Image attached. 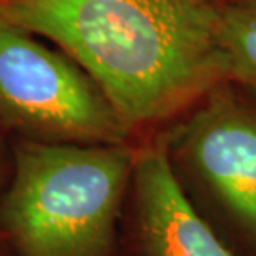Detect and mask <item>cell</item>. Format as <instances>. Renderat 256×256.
<instances>
[{
  "instance_id": "7a4b0ae2",
  "label": "cell",
  "mask_w": 256,
  "mask_h": 256,
  "mask_svg": "<svg viewBox=\"0 0 256 256\" xmlns=\"http://www.w3.org/2000/svg\"><path fill=\"white\" fill-rule=\"evenodd\" d=\"M135 143L18 140L0 193L8 256H118Z\"/></svg>"
},
{
  "instance_id": "52a82bcc",
  "label": "cell",
  "mask_w": 256,
  "mask_h": 256,
  "mask_svg": "<svg viewBox=\"0 0 256 256\" xmlns=\"http://www.w3.org/2000/svg\"><path fill=\"white\" fill-rule=\"evenodd\" d=\"M2 188H4V178H2V160H0V193H2ZM0 256H8L7 248H5V243H4L2 232H0Z\"/></svg>"
},
{
  "instance_id": "5b68a950",
  "label": "cell",
  "mask_w": 256,
  "mask_h": 256,
  "mask_svg": "<svg viewBox=\"0 0 256 256\" xmlns=\"http://www.w3.org/2000/svg\"><path fill=\"white\" fill-rule=\"evenodd\" d=\"M118 256H238L183 192L163 133L135 143Z\"/></svg>"
},
{
  "instance_id": "6da1fadb",
  "label": "cell",
  "mask_w": 256,
  "mask_h": 256,
  "mask_svg": "<svg viewBox=\"0 0 256 256\" xmlns=\"http://www.w3.org/2000/svg\"><path fill=\"white\" fill-rule=\"evenodd\" d=\"M0 17L74 58L132 138L228 82L212 0H0Z\"/></svg>"
},
{
  "instance_id": "277c9868",
  "label": "cell",
  "mask_w": 256,
  "mask_h": 256,
  "mask_svg": "<svg viewBox=\"0 0 256 256\" xmlns=\"http://www.w3.org/2000/svg\"><path fill=\"white\" fill-rule=\"evenodd\" d=\"M163 133L183 192L256 256V106L226 84Z\"/></svg>"
},
{
  "instance_id": "8992f818",
  "label": "cell",
  "mask_w": 256,
  "mask_h": 256,
  "mask_svg": "<svg viewBox=\"0 0 256 256\" xmlns=\"http://www.w3.org/2000/svg\"><path fill=\"white\" fill-rule=\"evenodd\" d=\"M226 78L256 94V0L214 2Z\"/></svg>"
},
{
  "instance_id": "3957f363",
  "label": "cell",
  "mask_w": 256,
  "mask_h": 256,
  "mask_svg": "<svg viewBox=\"0 0 256 256\" xmlns=\"http://www.w3.org/2000/svg\"><path fill=\"white\" fill-rule=\"evenodd\" d=\"M0 125L20 140L135 143L100 86L58 50L0 17Z\"/></svg>"
}]
</instances>
